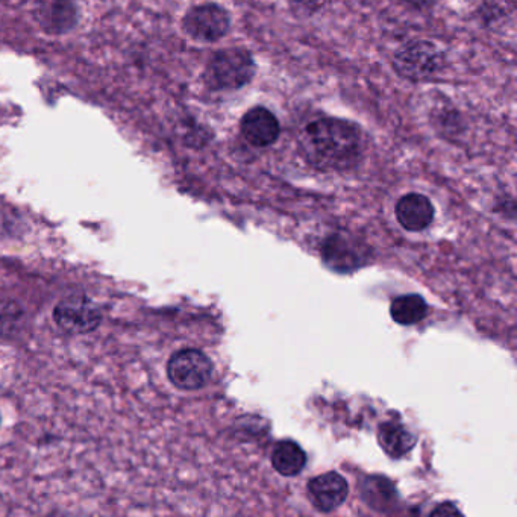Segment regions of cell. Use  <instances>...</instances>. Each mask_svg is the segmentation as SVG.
Wrapping results in <instances>:
<instances>
[{
  "label": "cell",
  "instance_id": "1",
  "mask_svg": "<svg viewBox=\"0 0 517 517\" xmlns=\"http://www.w3.org/2000/svg\"><path fill=\"white\" fill-rule=\"evenodd\" d=\"M305 157L319 170H348L360 161L363 137L357 123L320 117L305 128Z\"/></svg>",
  "mask_w": 517,
  "mask_h": 517
},
{
  "label": "cell",
  "instance_id": "2",
  "mask_svg": "<svg viewBox=\"0 0 517 517\" xmlns=\"http://www.w3.org/2000/svg\"><path fill=\"white\" fill-rule=\"evenodd\" d=\"M257 73L254 55L245 47L217 51L207 63L204 82L211 91H235L251 84Z\"/></svg>",
  "mask_w": 517,
  "mask_h": 517
},
{
  "label": "cell",
  "instance_id": "3",
  "mask_svg": "<svg viewBox=\"0 0 517 517\" xmlns=\"http://www.w3.org/2000/svg\"><path fill=\"white\" fill-rule=\"evenodd\" d=\"M393 67L401 78L411 82L428 81L445 67V54L430 40L407 41L393 57Z\"/></svg>",
  "mask_w": 517,
  "mask_h": 517
},
{
  "label": "cell",
  "instance_id": "4",
  "mask_svg": "<svg viewBox=\"0 0 517 517\" xmlns=\"http://www.w3.org/2000/svg\"><path fill=\"white\" fill-rule=\"evenodd\" d=\"M213 363L199 349H181L167 363V378L179 390L195 392L210 383Z\"/></svg>",
  "mask_w": 517,
  "mask_h": 517
},
{
  "label": "cell",
  "instance_id": "5",
  "mask_svg": "<svg viewBox=\"0 0 517 517\" xmlns=\"http://www.w3.org/2000/svg\"><path fill=\"white\" fill-rule=\"evenodd\" d=\"M55 325L70 336L93 333L102 322V311L90 298L72 295L61 299L54 308Z\"/></svg>",
  "mask_w": 517,
  "mask_h": 517
},
{
  "label": "cell",
  "instance_id": "6",
  "mask_svg": "<svg viewBox=\"0 0 517 517\" xmlns=\"http://www.w3.org/2000/svg\"><path fill=\"white\" fill-rule=\"evenodd\" d=\"M231 28V14L217 4L190 8L182 19V29L193 40L214 43L222 40Z\"/></svg>",
  "mask_w": 517,
  "mask_h": 517
},
{
  "label": "cell",
  "instance_id": "7",
  "mask_svg": "<svg viewBox=\"0 0 517 517\" xmlns=\"http://www.w3.org/2000/svg\"><path fill=\"white\" fill-rule=\"evenodd\" d=\"M240 131L254 148H269L281 135V125L269 108L254 107L243 116Z\"/></svg>",
  "mask_w": 517,
  "mask_h": 517
},
{
  "label": "cell",
  "instance_id": "8",
  "mask_svg": "<svg viewBox=\"0 0 517 517\" xmlns=\"http://www.w3.org/2000/svg\"><path fill=\"white\" fill-rule=\"evenodd\" d=\"M349 487L337 472L319 475L308 483V498L316 510L331 513L348 499Z\"/></svg>",
  "mask_w": 517,
  "mask_h": 517
},
{
  "label": "cell",
  "instance_id": "9",
  "mask_svg": "<svg viewBox=\"0 0 517 517\" xmlns=\"http://www.w3.org/2000/svg\"><path fill=\"white\" fill-rule=\"evenodd\" d=\"M35 17L47 34H67L76 25L75 4L73 0H38Z\"/></svg>",
  "mask_w": 517,
  "mask_h": 517
},
{
  "label": "cell",
  "instance_id": "10",
  "mask_svg": "<svg viewBox=\"0 0 517 517\" xmlns=\"http://www.w3.org/2000/svg\"><path fill=\"white\" fill-rule=\"evenodd\" d=\"M396 219L402 228L411 232L423 231L433 223L434 207L427 196L408 193L396 204Z\"/></svg>",
  "mask_w": 517,
  "mask_h": 517
},
{
  "label": "cell",
  "instance_id": "11",
  "mask_svg": "<svg viewBox=\"0 0 517 517\" xmlns=\"http://www.w3.org/2000/svg\"><path fill=\"white\" fill-rule=\"evenodd\" d=\"M381 448L389 457L401 458L416 445V436L399 422H386L378 430Z\"/></svg>",
  "mask_w": 517,
  "mask_h": 517
},
{
  "label": "cell",
  "instance_id": "12",
  "mask_svg": "<svg viewBox=\"0 0 517 517\" xmlns=\"http://www.w3.org/2000/svg\"><path fill=\"white\" fill-rule=\"evenodd\" d=\"M307 464V454L293 440H282L273 449L272 466L284 477H296Z\"/></svg>",
  "mask_w": 517,
  "mask_h": 517
},
{
  "label": "cell",
  "instance_id": "13",
  "mask_svg": "<svg viewBox=\"0 0 517 517\" xmlns=\"http://www.w3.org/2000/svg\"><path fill=\"white\" fill-rule=\"evenodd\" d=\"M323 255L326 263L339 272H352L361 263V254H358L357 249L342 237H333L329 240Z\"/></svg>",
  "mask_w": 517,
  "mask_h": 517
},
{
  "label": "cell",
  "instance_id": "14",
  "mask_svg": "<svg viewBox=\"0 0 517 517\" xmlns=\"http://www.w3.org/2000/svg\"><path fill=\"white\" fill-rule=\"evenodd\" d=\"M390 316L402 326H413L428 316V305L419 295L399 296L390 305Z\"/></svg>",
  "mask_w": 517,
  "mask_h": 517
},
{
  "label": "cell",
  "instance_id": "15",
  "mask_svg": "<svg viewBox=\"0 0 517 517\" xmlns=\"http://www.w3.org/2000/svg\"><path fill=\"white\" fill-rule=\"evenodd\" d=\"M440 513H448V510H446L445 507H439V508H437L436 511H434L433 514H440ZM449 513L455 514V513H458V510H457V508L452 507L451 511H449Z\"/></svg>",
  "mask_w": 517,
  "mask_h": 517
}]
</instances>
